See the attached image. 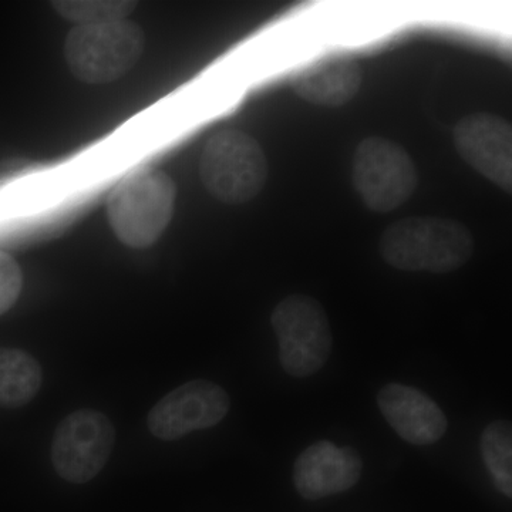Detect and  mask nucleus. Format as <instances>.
<instances>
[{
  "instance_id": "f257e3e1",
  "label": "nucleus",
  "mask_w": 512,
  "mask_h": 512,
  "mask_svg": "<svg viewBox=\"0 0 512 512\" xmlns=\"http://www.w3.org/2000/svg\"><path fill=\"white\" fill-rule=\"evenodd\" d=\"M380 254L400 271L448 274L470 261L474 239L461 222L412 217L386 228L380 239Z\"/></svg>"
},
{
  "instance_id": "f03ea898",
  "label": "nucleus",
  "mask_w": 512,
  "mask_h": 512,
  "mask_svg": "<svg viewBox=\"0 0 512 512\" xmlns=\"http://www.w3.org/2000/svg\"><path fill=\"white\" fill-rule=\"evenodd\" d=\"M175 195L173 180L161 171L128 175L107 200L111 228L128 247H150L173 218Z\"/></svg>"
},
{
  "instance_id": "7ed1b4c3",
  "label": "nucleus",
  "mask_w": 512,
  "mask_h": 512,
  "mask_svg": "<svg viewBox=\"0 0 512 512\" xmlns=\"http://www.w3.org/2000/svg\"><path fill=\"white\" fill-rule=\"evenodd\" d=\"M143 30L130 20L79 25L64 42L67 66L87 84H106L133 69L143 55Z\"/></svg>"
},
{
  "instance_id": "20e7f679",
  "label": "nucleus",
  "mask_w": 512,
  "mask_h": 512,
  "mask_svg": "<svg viewBox=\"0 0 512 512\" xmlns=\"http://www.w3.org/2000/svg\"><path fill=\"white\" fill-rule=\"evenodd\" d=\"M202 184L227 204H242L262 191L268 161L262 147L247 133L222 130L205 144L200 161Z\"/></svg>"
},
{
  "instance_id": "39448f33",
  "label": "nucleus",
  "mask_w": 512,
  "mask_h": 512,
  "mask_svg": "<svg viewBox=\"0 0 512 512\" xmlns=\"http://www.w3.org/2000/svg\"><path fill=\"white\" fill-rule=\"evenodd\" d=\"M279 345V360L292 377H309L328 362L333 335L325 309L311 296H288L271 316Z\"/></svg>"
},
{
  "instance_id": "423d86ee",
  "label": "nucleus",
  "mask_w": 512,
  "mask_h": 512,
  "mask_svg": "<svg viewBox=\"0 0 512 512\" xmlns=\"http://www.w3.org/2000/svg\"><path fill=\"white\" fill-rule=\"evenodd\" d=\"M352 178L357 194L375 212L396 210L417 188L412 157L400 144L382 137H369L359 144Z\"/></svg>"
},
{
  "instance_id": "0eeeda50",
  "label": "nucleus",
  "mask_w": 512,
  "mask_h": 512,
  "mask_svg": "<svg viewBox=\"0 0 512 512\" xmlns=\"http://www.w3.org/2000/svg\"><path fill=\"white\" fill-rule=\"evenodd\" d=\"M113 424L104 414L79 410L60 424L53 439L52 461L64 480L83 484L92 480L113 450Z\"/></svg>"
},
{
  "instance_id": "6e6552de",
  "label": "nucleus",
  "mask_w": 512,
  "mask_h": 512,
  "mask_svg": "<svg viewBox=\"0 0 512 512\" xmlns=\"http://www.w3.org/2000/svg\"><path fill=\"white\" fill-rule=\"evenodd\" d=\"M231 407L228 393L208 380H192L163 397L148 416L158 439L175 440L220 423Z\"/></svg>"
},
{
  "instance_id": "1a4fd4ad",
  "label": "nucleus",
  "mask_w": 512,
  "mask_h": 512,
  "mask_svg": "<svg viewBox=\"0 0 512 512\" xmlns=\"http://www.w3.org/2000/svg\"><path fill=\"white\" fill-rule=\"evenodd\" d=\"M454 144L461 158L491 183L511 192L512 128L503 117L477 113L454 127Z\"/></svg>"
},
{
  "instance_id": "9d476101",
  "label": "nucleus",
  "mask_w": 512,
  "mask_h": 512,
  "mask_svg": "<svg viewBox=\"0 0 512 512\" xmlns=\"http://www.w3.org/2000/svg\"><path fill=\"white\" fill-rule=\"evenodd\" d=\"M363 461L350 447H336L322 440L303 450L293 464V484L305 500H322L355 487Z\"/></svg>"
},
{
  "instance_id": "9b49d317",
  "label": "nucleus",
  "mask_w": 512,
  "mask_h": 512,
  "mask_svg": "<svg viewBox=\"0 0 512 512\" xmlns=\"http://www.w3.org/2000/svg\"><path fill=\"white\" fill-rule=\"evenodd\" d=\"M380 412L404 441L429 446L443 439L446 414L427 394L406 384L389 383L377 394Z\"/></svg>"
},
{
  "instance_id": "f8f14e48",
  "label": "nucleus",
  "mask_w": 512,
  "mask_h": 512,
  "mask_svg": "<svg viewBox=\"0 0 512 512\" xmlns=\"http://www.w3.org/2000/svg\"><path fill=\"white\" fill-rule=\"evenodd\" d=\"M360 84L362 70L356 60L338 56L303 69L293 80V89L316 106L340 107L356 96Z\"/></svg>"
},
{
  "instance_id": "ddd939ff",
  "label": "nucleus",
  "mask_w": 512,
  "mask_h": 512,
  "mask_svg": "<svg viewBox=\"0 0 512 512\" xmlns=\"http://www.w3.org/2000/svg\"><path fill=\"white\" fill-rule=\"evenodd\" d=\"M42 384L39 363L18 349H0V406L29 403Z\"/></svg>"
},
{
  "instance_id": "4468645a",
  "label": "nucleus",
  "mask_w": 512,
  "mask_h": 512,
  "mask_svg": "<svg viewBox=\"0 0 512 512\" xmlns=\"http://www.w3.org/2000/svg\"><path fill=\"white\" fill-rule=\"evenodd\" d=\"M481 454L493 476L495 487L512 497V427L510 421L495 420L481 436Z\"/></svg>"
},
{
  "instance_id": "2eb2a0df",
  "label": "nucleus",
  "mask_w": 512,
  "mask_h": 512,
  "mask_svg": "<svg viewBox=\"0 0 512 512\" xmlns=\"http://www.w3.org/2000/svg\"><path fill=\"white\" fill-rule=\"evenodd\" d=\"M52 5L64 19L72 20L79 26L124 20L134 12L137 3L126 0H62Z\"/></svg>"
},
{
  "instance_id": "dca6fc26",
  "label": "nucleus",
  "mask_w": 512,
  "mask_h": 512,
  "mask_svg": "<svg viewBox=\"0 0 512 512\" xmlns=\"http://www.w3.org/2000/svg\"><path fill=\"white\" fill-rule=\"evenodd\" d=\"M22 271L12 256L0 251V315L8 312L22 291Z\"/></svg>"
}]
</instances>
